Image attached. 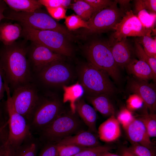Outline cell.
I'll return each mask as SVG.
<instances>
[{
	"label": "cell",
	"mask_w": 156,
	"mask_h": 156,
	"mask_svg": "<svg viewBox=\"0 0 156 156\" xmlns=\"http://www.w3.org/2000/svg\"><path fill=\"white\" fill-rule=\"evenodd\" d=\"M28 49L15 44L5 46L0 55V65L4 77L13 90L31 82L32 80L29 62L27 58Z\"/></svg>",
	"instance_id": "6da1fadb"
},
{
	"label": "cell",
	"mask_w": 156,
	"mask_h": 156,
	"mask_svg": "<svg viewBox=\"0 0 156 156\" xmlns=\"http://www.w3.org/2000/svg\"><path fill=\"white\" fill-rule=\"evenodd\" d=\"M83 122L76 113L64 111L54 120L37 134L43 144L56 143L67 137L82 130Z\"/></svg>",
	"instance_id": "7a4b0ae2"
},
{
	"label": "cell",
	"mask_w": 156,
	"mask_h": 156,
	"mask_svg": "<svg viewBox=\"0 0 156 156\" xmlns=\"http://www.w3.org/2000/svg\"><path fill=\"white\" fill-rule=\"evenodd\" d=\"M77 73L80 83L86 96L106 94L109 96L115 94L117 91L108 74L89 63L80 66Z\"/></svg>",
	"instance_id": "3957f363"
},
{
	"label": "cell",
	"mask_w": 156,
	"mask_h": 156,
	"mask_svg": "<svg viewBox=\"0 0 156 156\" xmlns=\"http://www.w3.org/2000/svg\"><path fill=\"white\" fill-rule=\"evenodd\" d=\"M64 111L62 102L57 96H40L27 120L31 133L37 134Z\"/></svg>",
	"instance_id": "277c9868"
},
{
	"label": "cell",
	"mask_w": 156,
	"mask_h": 156,
	"mask_svg": "<svg viewBox=\"0 0 156 156\" xmlns=\"http://www.w3.org/2000/svg\"><path fill=\"white\" fill-rule=\"evenodd\" d=\"M20 24L22 27L21 35L27 40L64 56L72 55L73 50L69 40L62 34L54 31L36 30Z\"/></svg>",
	"instance_id": "5b68a950"
},
{
	"label": "cell",
	"mask_w": 156,
	"mask_h": 156,
	"mask_svg": "<svg viewBox=\"0 0 156 156\" xmlns=\"http://www.w3.org/2000/svg\"><path fill=\"white\" fill-rule=\"evenodd\" d=\"M7 95L6 106L8 115V133L6 140L15 150L33 135L27 121L23 116L17 112L12 104L10 90L8 83L4 82Z\"/></svg>",
	"instance_id": "8992f818"
},
{
	"label": "cell",
	"mask_w": 156,
	"mask_h": 156,
	"mask_svg": "<svg viewBox=\"0 0 156 156\" xmlns=\"http://www.w3.org/2000/svg\"><path fill=\"white\" fill-rule=\"evenodd\" d=\"M85 53L89 63L106 72L115 81H119L118 67L113 56L109 43L94 40L86 47Z\"/></svg>",
	"instance_id": "52a82bcc"
},
{
	"label": "cell",
	"mask_w": 156,
	"mask_h": 156,
	"mask_svg": "<svg viewBox=\"0 0 156 156\" xmlns=\"http://www.w3.org/2000/svg\"><path fill=\"white\" fill-rule=\"evenodd\" d=\"M6 19L15 20L20 24L25 25L35 29L49 30L58 32L64 35L69 40L74 36L64 26L57 22L48 14L43 12H11Z\"/></svg>",
	"instance_id": "ba28073f"
},
{
	"label": "cell",
	"mask_w": 156,
	"mask_h": 156,
	"mask_svg": "<svg viewBox=\"0 0 156 156\" xmlns=\"http://www.w3.org/2000/svg\"><path fill=\"white\" fill-rule=\"evenodd\" d=\"M116 0L111 6L96 12L86 22L88 28L84 35L99 33L113 29L124 15V10L118 8Z\"/></svg>",
	"instance_id": "9c48e42d"
},
{
	"label": "cell",
	"mask_w": 156,
	"mask_h": 156,
	"mask_svg": "<svg viewBox=\"0 0 156 156\" xmlns=\"http://www.w3.org/2000/svg\"><path fill=\"white\" fill-rule=\"evenodd\" d=\"M39 97L36 85L31 82L17 87L11 96L14 109L27 121Z\"/></svg>",
	"instance_id": "30bf717a"
},
{
	"label": "cell",
	"mask_w": 156,
	"mask_h": 156,
	"mask_svg": "<svg viewBox=\"0 0 156 156\" xmlns=\"http://www.w3.org/2000/svg\"><path fill=\"white\" fill-rule=\"evenodd\" d=\"M37 73L40 81L47 86H64L73 77L71 68L63 61L51 63Z\"/></svg>",
	"instance_id": "8fae6325"
},
{
	"label": "cell",
	"mask_w": 156,
	"mask_h": 156,
	"mask_svg": "<svg viewBox=\"0 0 156 156\" xmlns=\"http://www.w3.org/2000/svg\"><path fill=\"white\" fill-rule=\"evenodd\" d=\"M114 41H120L129 36L142 37L151 34L152 30L146 29L131 10L127 11L120 21L113 28Z\"/></svg>",
	"instance_id": "7c38bea8"
},
{
	"label": "cell",
	"mask_w": 156,
	"mask_h": 156,
	"mask_svg": "<svg viewBox=\"0 0 156 156\" xmlns=\"http://www.w3.org/2000/svg\"><path fill=\"white\" fill-rule=\"evenodd\" d=\"M28 49L29 61L33 69L38 73L45 66L53 62L63 61L64 56L55 53L48 48L34 43Z\"/></svg>",
	"instance_id": "4fadbf2b"
},
{
	"label": "cell",
	"mask_w": 156,
	"mask_h": 156,
	"mask_svg": "<svg viewBox=\"0 0 156 156\" xmlns=\"http://www.w3.org/2000/svg\"><path fill=\"white\" fill-rule=\"evenodd\" d=\"M128 88L130 92L142 99L151 113H154L156 107V91L154 85L148 81L135 78L129 81Z\"/></svg>",
	"instance_id": "5bb4252c"
},
{
	"label": "cell",
	"mask_w": 156,
	"mask_h": 156,
	"mask_svg": "<svg viewBox=\"0 0 156 156\" xmlns=\"http://www.w3.org/2000/svg\"><path fill=\"white\" fill-rule=\"evenodd\" d=\"M125 129L128 137L133 144H138L152 150L153 144L150 140L144 124L140 118H134Z\"/></svg>",
	"instance_id": "9a60e30c"
},
{
	"label": "cell",
	"mask_w": 156,
	"mask_h": 156,
	"mask_svg": "<svg viewBox=\"0 0 156 156\" xmlns=\"http://www.w3.org/2000/svg\"><path fill=\"white\" fill-rule=\"evenodd\" d=\"M75 106L76 113L88 127V131L97 134V115L95 110L81 98L76 101Z\"/></svg>",
	"instance_id": "2e32d148"
},
{
	"label": "cell",
	"mask_w": 156,
	"mask_h": 156,
	"mask_svg": "<svg viewBox=\"0 0 156 156\" xmlns=\"http://www.w3.org/2000/svg\"><path fill=\"white\" fill-rule=\"evenodd\" d=\"M99 138L96 133L83 130L63 139L56 143L89 147L100 145Z\"/></svg>",
	"instance_id": "e0dca14e"
},
{
	"label": "cell",
	"mask_w": 156,
	"mask_h": 156,
	"mask_svg": "<svg viewBox=\"0 0 156 156\" xmlns=\"http://www.w3.org/2000/svg\"><path fill=\"white\" fill-rule=\"evenodd\" d=\"M97 131L99 138L102 141L107 142L116 140L121 134L120 124L114 114L102 123Z\"/></svg>",
	"instance_id": "ac0fdd59"
},
{
	"label": "cell",
	"mask_w": 156,
	"mask_h": 156,
	"mask_svg": "<svg viewBox=\"0 0 156 156\" xmlns=\"http://www.w3.org/2000/svg\"><path fill=\"white\" fill-rule=\"evenodd\" d=\"M113 43L110 46L114 60L118 67H125L133 59L131 46L127 38Z\"/></svg>",
	"instance_id": "d6986e66"
},
{
	"label": "cell",
	"mask_w": 156,
	"mask_h": 156,
	"mask_svg": "<svg viewBox=\"0 0 156 156\" xmlns=\"http://www.w3.org/2000/svg\"><path fill=\"white\" fill-rule=\"evenodd\" d=\"M125 67L135 78L147 81L151 79L156 81L151 67L142 60L133 58Z\"/></svg>",
	"instance_id": "ffe728a7"
},
{
	"label": "cell",
	"mask_w": 156,
	"mask_h": 156,
	"mask_svg": "<svg viewBox=\"0 0 156 156\" xmlns=\"http://www.w3.org/2000/svg\"><path fill=\"white\" fill-rule=\"evenodd\" d=\"M21 25L10 23H4L0 25V41L5 46L14 43L22 34Z\"/></svg>",
	"instance_id": "44dd1931"
},
{
	"label": "cell",
	"mask_w": 156,
	"mask_h": 156,
	"mask_svg": "<svg viewBox=\"0 0 156 156\" xmlns=\"http://www.w3.org/2000/svg\"><path fill=\"white\" fill-rule=\"evenodd\" d=\"M109 96L106 94L92 96H86V99L95 110L105 116L109 117L114 114L115 109Z\"/></svg>",
	"instance_id": "7402d4cb"
},
{
	"label": "cell",
	"mask_w": 156,
	"mask_h": 156,
	"mask_svg": "<svg viewBox=\"0 0 156 156\" xmlns=\"http://www.w3.org/2000/svg\"><path fill=\"white\" fill-rule=\"evenodd\" d=\"M63 88L64 92L63 102H70V110L73 113H75V103L83 95L84 92L83 87L77 83L69 86H63Z\"/></svg>",
	"instance_id": "603a6c76"
},
{
	"label": "cell",
	"mask_w": 156,
	"mask_h": 156,
	"mask_svg": "<svg viewBox=\"0 0 156 156\" xmlns=\"http://www.w3.org/2000/svg\"><path fill=\"white\" fill-rule=\"evenodd\" d=\"M136 14L142 24L146 29L153 31L156 22V14L150 13L144 8L142 0L135 1Z\"/></svg>",
	"instance_id": "cb8c5ba5"
},
{
	"label": "cell",
	"mask_w": 156,
	"mask_h": 156,
	"mask_svg": "<svg viewBox=\"0 0 156 156\" xmlns=\"http://www.w3.org/2000/svg\"><path fill=\"white\" fill-rule=\"evenodd\" d=\"M3 1L14 11L16 12H34L42 6L38 0H4Z\"/></svg>",
	"instance_id": "d4e9b609"
},
{
	"label": "cell",
	"mask_w": 156,
	"mask_h": 156,
	"mask_svg": "<svg viewBox=\"0 0 156 156\" xmlns=\"http://www.w3.org/2000/svg\"><path fill=\"white\" fill-rule=\"evenodd\" d=\"M40 143L33 135L15 150L14 156H36Z\"/></svg>",
	"instance_id": "484cf974"
},
{
	"label": "cell",
	"mask_w": 156,
	"mask_h": 156,
	"mask_svg": "<svg viewBox=\"0 0 156 156\" xmlns=\"http://www.w3.org/2000/svg\"><path fill=\"white\" fill-rule=\"evenodd\" d=\"M72 7L77 15L85 21H87L94 13L93 8L83 0L75 1Z\"/></svg>",
	"instance_id": "4316f807"
},
{
	"label": "cell",
	"mask_w": 156,
	"mask_h": 156,
	"mask_svg": "<svg viewBox=\"0 0 156 156\" xmlns=\"http://www.w3.org/2000/svg\"><path fill=\"white\" fill-rule=\"evenodd\" d=\"M148 34L136 40L142 46L145 52L149 56L156 58V38H153Z\"/></svg>",
	"instance_id": "83f0119b"
},
{
	"label": "cell",
	"mask_w": 156,
	"mask_h": 156,
	"mask_svg": "<svg viewBox=\"0 0 156 156\" xmlns=\"http://www.w3.org/2000/svg\"><path fill=\"white\" fill-rule=\"evenodd\" d=\"M135 52L139 60L147 63L151 67L156 79V58L148 55L144 51L142 46L136 41L135 42Z\"/></svg>",
	"instance_id": "f1b7e54d"
},
{
	"label": "cell",
	"mask_w": 156,
	"mask_h": 156,
	"mask_svg": "<svg viewBox=\"0 0 156 156\" xmlns=\"http://www.w3.org/2000/svg\"><path fill=\"white\" fill-rule=\"evenodd\" d=\"M115 147L108 145L87 147L74 156H102L114 149Z\"/></svg>",
	"instance_id": "f546056e"
},
{
	"label": "cell",
	"mask_w": 156,
	"mask_h": 156,
	"mask_svg": "<svg viewBox=\"0 0 156 156\" xmlns=\"http://www.w3.org/2000/svg\"><path fill=\"white\" fill-rule=\"evenodd\" d=\"M140 119L144 124L150 137H156V114L154 113L146 114Z\"/></svg>",
	"instance_id": "4dcf8cb0"
},
{
	"label": "cell",
	"mask_w": 156,
	"mask_h": 156,
	"mask_svg": "<svg viewBox=\"0 0 156 156\" xmlns=\"http://www.w3.org/2000/svg\"><path fill=\"white\" fill-rule=\"evenodd\" d=\"M57 144V156H74L87 148L72 145Z\"/></svg>",
	"instance_id": "1f68e13d"
},
{
	"label": "cell",
	"mask_w": 156,
	"mask_h": 156,
	"mask_svg": "<svg viewBox=\"0 0 156 156\" xmlns=\"http://www.w3.org/2000/svg\"><path fill=\"white\" fill-rule=\"evenodd\" d=\"M65 23L69 31L75 30L81 27L85 29L88 28L86 22L77 15L73 14L66 17Z\"/></svg>",
	"instance_id": "d6a6232c"
},
{
	"label": "cell",
	"mask_w": 156,
	"mask_h": 156,
	"mask_svg": "<svg viewBox=\"0 0 156 156\" xmlns=\"http://www.w3.org/2000/svg\"><path fill=\"white\" fill-rule=\"evenodd\" d=\"M134 118L131 112L127 108L121 110L118 115L117 119L125 129Z\"/></svg>",
	"instance_id": "836d02e7"
},
{
	"label": "cell",
	"mask_w": 156,
	"mask_h": 156,
	"mask_svg": "<svg viewBox=\"0 0 156 156\" xmlns=\"http://www.w3.org/2000/svg\"><path fill=\"white\" fill-rule=\"evenodd\" d=\"M83 0L93 8L94 13L111 6L114 2L110 0Z\"/></svg>",
	"instance_id": "e575fe53"
},
{
	"label": "cell",
	"mask_w": 156,
	"mask_h": 156,
	"mask_svg": "<svg viewBox=\"0 0 156 156\" xmlns=\"http://www.w3.org/2000/svg\"><path fill=\"white\" fill-rule=\"evenodd\" d=\"M42 5L46 8H57L61 7L64 8L68 6L70 4V0H38Z\"/></svg>",
	"instance_id": "d590c367"
},
{
	"label": "cell",
	"mask_w": 156,
	"mask_h": 156,
	"mask_svg": "<svg viewBox=\"0 0 156 156\" xmlns=\"http://www.w3.org/2000/svg\"><path fill=\"white\" fill-rule=\"evenodd\" d=\"M128 148L137 156H155L151 150L138 144H133Z\"/></svg>",
	"instance_id": "8d00e7d4"
},
{
	"label": "cell",
	"mask_w": 156,
	"mask_h": 156,
	"mask_svg": "<svg viewBox=\"0 0 156 156\" xmlns=\"http://www.w3.org/2000/svg\"><path fill=\"white\" fill-rule=\"evenodd\" d=\"M127 109L130 111L135 110L141 108L144 103L140 97L134 94L129 97L127 101Z\"/></svg>",
	"instance_id": "74e56055"
},
{
	"label": "cell",
	"mask_w": 156,
	"mask_h": 156,
	"mask_svg": "<svg viewBox=\"0 0 156 156\" xmlns=\"http://www.w3.org/2000/svg\"><path fill=\"white\" fill-rule=\"evenodd\" d=\"M57 146L55 143L44 144L39 156H57Z\"/></svg>",
	"instance_id": "f35d334b"
},
{
	"label": "cell",
	"mask_w": 156,
	"mask_h": 156,
	"mask_svg": "<svg viewBox=\"0 0 156 156\" xmlns=\"http://www.w3.org/2000/svg\"><path fill=\"white\" fill-rule=\"evenodd\" d=\"M50 16L54 19L59 20L66 18V11L62 7L46 8Z\"/></svg>",
	"instance_id": "ab89813d"
},
{
	"label": "cell",
	"mask_w": 156,
	"mask_h": 156,
	"mask_svg": "<svg viewBox=\"0 0 156 156\" xmlns=\"http://www.w3.org/2000/svg\"><path fill=\"white\" fill-rule=\"evenodd\" d=\"M144 8L150 13L156 14V0H142Z\"/></svg>",
	"instance_id": "60d3db41"
},
{
	"label": "cell",
	"mask_w": 156,
	"mask_h": 156,
	"mask_svg": "<svg viewBox=\"0 0 156 156\" xmlns=\"http://www.w3.org/2000/svg\"><path fill=\"white\" fill-rule=\"evenodd\" d=\"M5 88L4 80V75L0 65V102L4 96Z\"/></svg>",
	"instance_id": "b9f144b4"
},
{
	"label": "cell",
	"mask_w": 156,
	"mask_h": 156,
	"mask_svg": "<svg viewBox=\"0 0 156 156\" xmlns=\"http://www.w3.org/2000/svg\"><path fill=\"white\" fill-rule=\"evenodd\" d=\"M6 156H14L15 150L7 142L6 140L3 142Z\"/></svg>",
	"instance_id": "7bdbcfd3"
},
{
	"label": "cell",
	"mask_w": 156,
	"mask_h": 156,
	"mask_svg": "<svg viewBox=\"0 0 156 156\" xmlns=\"http://www.w3.org/2000/svg\"><path fill=\"white\" fill-rule=\"evenodd\" d=\"M6 4L3 0H0V25L1 22L3 19L6 18V16L3 14L4 12L7 8Z\"/></svg>",
	"instance_id": "ee69618b"
},
{
	"label": "cell",
	"mask_w": 156,
	"mask_h": 156,
	"mask_svg": "<svg viewBox=\"0 0 156 156\" xmlns=\"http://www.w3.org/2000/svg\"><path fill=\"white\" fill-rule=\"evenodd\" d=\"M120 156H137L130 150L128 148H124L120 151Z\"/></svg>",
	"instance_id": "f6af8a7d"
},
{
	"label": "cell",
	"mask_w": 156,
	"mask_h": 156,
	"mask_svg": "<svg viewBox=\"0 0 156 156\" xmlns=\"http://www.w3.org/2000/svg\"><path fill=\"white\" fill-rule=\"evenodd\" d=\"M117 3L120 6L121 9L124 10V9L128 6L130 3V0H116Z\"/></svg>",
	"instance_id": "bcb514c9"
},
{
	"label": "cell",
	"mask_w": 156,
	"mask_h": 156,
	"mask_svg": "<svg viewBox=\"0 0 156 156\" xmlns=\"http://www.w3.org/2000/svg\"><path fill=\"white\" fill-rule=\"evenodd\" d=\"M8 121L7 120L0 126V137L5 128L8 125Z\"/></svg>",
	"instance_id": "7dc6e473"
},
{
	"label": "cell",
	"mask_w": 156,
	"mask_h": 156,
	"mask_svg": "<svg viewBox=\"0 0 156 156\" xmlns=\"http://www.w3.org/2000/svg\"><path fill=\"white\" fill-rule=\"evenodd\" d=\"M0 156H6L5 148L3 143L0 145Z\"/></svg>",
	"instance_id": "c3c4849f"
},
{
	"label": "cell",
	"mask_w": 156,
	"mask_h": 156,
	"mask_svg": "<svg viewBox=\"0 0 156 156\" xmlns=\"http://www.w3.org/2000/svg\"><path fill=\"white\" fill-rule=\"evenodd\" d=\"M102 156H120V155L111 153L110 152H107Z\"/></svg>",
	"instance_id": "681fc988"
}]
</instances>
